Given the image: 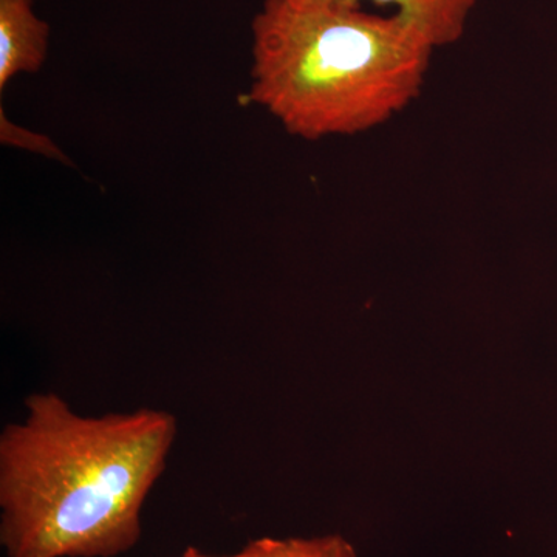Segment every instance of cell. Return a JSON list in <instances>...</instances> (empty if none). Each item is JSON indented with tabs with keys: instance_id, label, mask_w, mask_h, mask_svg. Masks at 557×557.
<instances>
[{
	"instance_id": "1",
	"label": "cell",
	"mask_w": 557,
	"mask_h": 557,
	"mask_svg": "<svg viewBox=\"0 0 557 557\" xmlns=\"http://www.w3.org/2000/svg\"><path fill=\"white\" fill-rule=\"evenodd\" d=\"M0 435V541L9 557H112L141 536L146 497L166 468V410L81 417L57 394L25 399Z\"/></svg>"
},
{
	"instance_id": "2",
	"label": "cell",
	"mask_w": 557,
	"mask_h": 557,
	"mask_svg": "<svg viewBox=\"0 0 557 557\" xmlns=\"http://www.w3.org/2000/svg\"><path fill=\"white\" fill-rule=\"evenodd\" d=\"M435 50L397 14L263 0L251 22L249 100L293 137H350L420 97Z\"/></svg>"
},
{
	"instance_id": "3",
	"label": "cell",
	"mask_w": 557,
	"mask_h": 557,
	"mask_svg": "<svg viewBox=\"0 0 557 557\" xmlns=\"http://www.w3.org/2000/svg\"><path fill=\"white\" fill-rule=\"evenodd\" d=\"M36 0H0V90L24 73H38L49 53L50 27Z\"/></svg>"
},
{
	"instance_id": "4",
	"label": "cell",
	"mask_w": 557,
	"mask_h": 557,
	"mask_svg": "<svg viewBox=\"0 0 557 557\" xmlns=\"http://www.w3.org/2000/svg\"><path fill=\"white\" fill-rule=\"evenodd\" d=\"M298 5L329 7V9H362L373 2L392 7V14L418 28L435 49L457 44L467 33L469 20L479 0H288Z\"/></svg>"
},
{
	"instance_id": "5",
	"label": "cell",
	"mask_w": 557,
	"mask_h": 557,
	"mask_svg": "<svg viewBox=\"0 0 557 557\" xmlns=\"http://www.w3.org/2000/svg\"><path fill=\"white\" fill-rule=\"evenodd\" d=\"M182 557H209L189 549ZM225 557H355L354 548L339 537L321 539H259L251 542L240 553Z\"/></svg>"
},
{
	"instance_id": "6",
	"label": "cell",
	"mask_w": 557,
	"mask_h": 557,
	"mask_svg": "<svg viewBox=\"0 0 557 557\" xmlns=\"http://www.w3.org/2000/svg\"><path fill=\"white\" fill-rule=\"evenodd\" d=\"M0 121H2L0 123V135H2L3 145L16 146V148L40 153V156L47 157V159L69 163L65 153L46 135L35 134V132L16 126L13 121L5 119V113L3 112H0Z\"/></svg>"
}]
</instances>
